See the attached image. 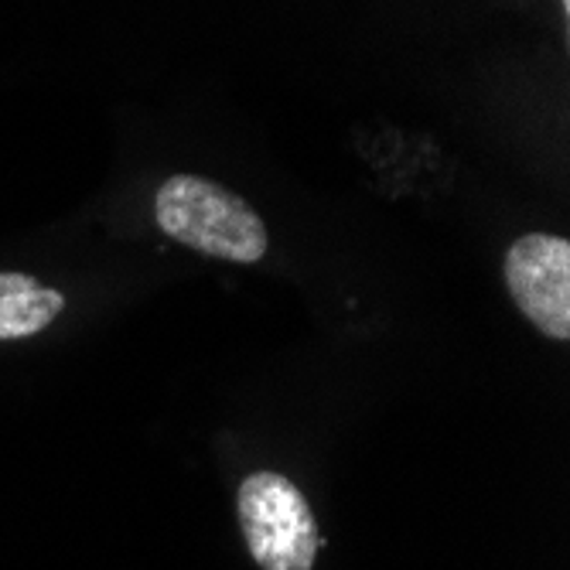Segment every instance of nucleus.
I'll return each mask as SVG.
<instances>
[{
  "mask_svg": "<svg viewBox=\"0 0 570 570\" xmlns=\"http://www.w3.org/2000/svg\"><path fill=\"white\" fill-rule=\"evenodd\" d=\"M66 311V297L28 274H0V342L31 338Z\"/></svg>",
  "mask_w": 570,
  "mask_h": 570,
  "instance_id": "obj_4",
  "label": "nucleus"
},
{
  "mask_svg": "<svg viewBox=\"0 0 570 570\" xmlns=\"http://www.w3.org/2000/svg\"><path fill=\"white\" fill-rule=\"evenodd\" d=\"M515 307L557 342L570 338V243L550 233L520 236L502 261Z\"/></svg>",
  "mask_w": 570,
  "mask_h": 570,
  "instance_id": "obj_3",
  "label": "nucleus"
},
{
  "mask_svg": "<svg viewBox=\"0 0 570 570\" xmlns=\"http://www.w3.org/2000/svg\"><path fill=\"white\" fill-rule=\"evenodd\" d=\"M154 219L175 243L229 264H256L267 253V226L213 178L171 175L154 198Z\"/></svg>",
  "mask_w": 570,
  "mask_h": 570,
  "instance_id": "obj_1",
  "label": "nucleus"
},
{
  "mask_svg": "<svg viewBox=\"0 0 570 570\" xmlns=\"http://www.w3.org/2000/svg\"><path fill=\"white\" fill-rule=\"evenodd\" d=\"M239 527L264 570H311L322 533L304 492L277 472H256L239 485Z\"/></svg>",
  "mask_w": 570,
  "mask_h": 570,
  "instance_id": "obj_2",
  "label": "nucleus"
}]
</instances>
